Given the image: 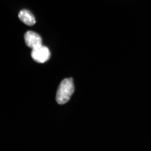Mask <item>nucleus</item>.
Wrapping results in <instances>:
<instances>
[{
	"mask_svg": "<svg viewBox=\"0 0 151 151\" xmlns=\"http://www.w3.org/2000/svg\"><path fill=\"white\" fill-rule=\"evenodd\" d=\"M18 17L22 22L28 26H32L35 23V17L27 9H23L21 10L19 13Z\"/></svg>",
	"mask_w": 151,
	"mask_h": 151,
	"instance_id": "obj_4",
	"label": "nucleus"
},
{
	"mask_svg": "<svg viewBox=\"0 0 151 151\" xmlns=\"http://www.w3.org/2000/svg\"><path fill=\"white\" fill-rule=\"evenodd\" d=\"M75 87L72 78L62 81L58 88L56 101L59 104H64L68 101L74 92Z\"/></svg>",
	"mask_w": 151,
	"mask_h": 151,
	"instance_id": "obj_1",
	"label": "nucleus"
},
{
	"mask_svg": "<svg viewBox=\"0 0 151 151\" xmlns=\"http://www.w3.org/2000/svg\"><path fill=\"white\" fill-rule=\"evenodd\" d=\"M31 55L34 61L40 63L46 62L50 57V52L48 47L42 45L33 49Z\"/></svg>",
	"mask_w": 151,
	"mask_h": 151,
	"instance_id": "obj_2",
	"label": "nucleus"
},
{
	"mask_svg": "<svg viewBox=\"0 0 151 151\" xmlns=\"http://www.w3.org/2000/svg\"><path fill=\"white\" fill-rule=\"evenodd\" d=\"M25 43L29 48L33 49L42 45V40L40 36L35 32L28 31L24 34Z\"/></svg>",
	"mask_w": 151,
	"mask_h": 151,
	"instance_id": "obj_3",
	"label": "nucleus"
}]
</instances>
